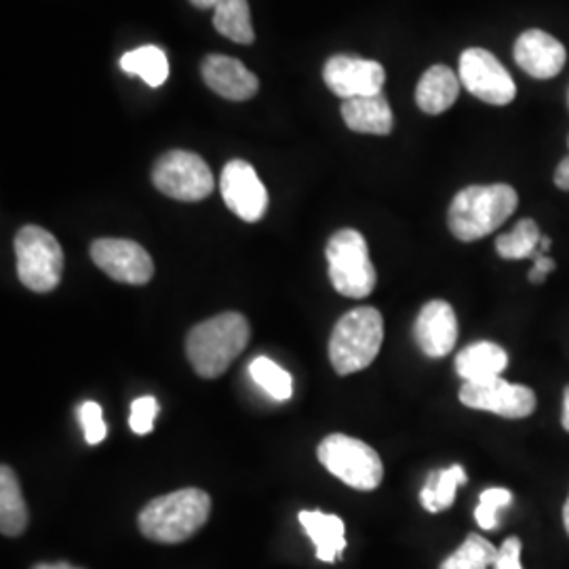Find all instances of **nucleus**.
I'll use <instances>...</instances> for the list:
<instances>
[{
    "label": "nucleus",
    "instance_id": "obj_32",
    "mask_svg": "<svg viewBox=\"0 0 569 569\" xmlns=\"http://www.w3.org/2000/svg\"><path fill=\"white\" fill-rule=\"evenodd\" d=\"M533 260H536V264L529 272V283H545V279L555 270V262L545 256V251H538V256Z\"/></svg>",
    "mask_w": 569,
    "mask_h": 569
},
{
    "label": "nucleus",
    "instance_id": "obj_8",
    "mask_svg": "<svg viewBox=\"0 0 569 569\" xmlns=\"http://www.w3.org/2000/svg\"><path fill=\"white\" fill-rule=\"evenodd\" d=\"M152 182L157 190L183 203L203 201L213 190L211 169L199 154L186 150L163 154L152 169Z\"/></svg>",
    "mask_w": 569,
    "mask_h": 569
},
{
    "label": "nucleus",
    "instance_id": "obj_20",
    "mask_svg": "<svg viewBox=\"0 0 569 569\" xmlns=\"http://www.w3.org/2000/svg\"><path fill=\"white\" fill-rule=\"evenodd\" d=\"M460 93V81L448 66H430L416 89V102L427 114H441L453 106Z\"/></svg>",
    "mask_w": 569,
    "mask_h": 569
},
{
    "label": "nucleus",
    "instance_id": "obj_5",
    "mask_svg": "<svg viewBox=\"0 0 569 569\" xmlns=\"http://www.w3.org/2000/svg\"><path fill=\"white\" fill-rule=\"evenodd\" d=\"M329 279L333 289L352 300H363L376 289V268L371 264L366 237L352 228L338 230L326 249Z\"/></svg>",
    "mask_w": 569,
    "mask_h": 569
},
{
    "label": "nucleus",
    "instance_id": "obj_7",
    "mask_svg": "<svg viewBox=\"0 0 569 569\" xmlns=\"http://www.w3.org/2000/svg\"><path fill=\"white\" fill-rule=\"evenodd\" d=\"M18 277L34 293H49L61 281L63 251L58 239L41 226H23L16 237Z\"/></svg>",
    "mask_w": 569,
    "mask_h": 569
},
{
    "label": "nucleus",
    "instance_id": "obj_25",
    "mask_svg": "<svg viewBox=\"0 0 569 569\" xmlns=\"http://www.w3.org/2000/svg\"><path fill=\"white\" fill-rule=\"evenodd\" d=\"M542 241L540 228L533 220H521L510 232L496 239V251L505 260H526V258H536L538 247Z\"/></svg>",
    "mask_w": 569,
    "mask_h": 569
},
{
    "label": "nucleus",
    "instance_id": "obj_13",
    "mask_svg": "<svg viewBox=\"0 0 569 569\" xmlns=\"http://www.w3.org/2000/svg\"><path fill=\"white\" fill-rule=\"evenodd\" d=\"M326 84L342 100L382 93L387 72L382 63L350 56H333L323 70Z\"/></svg>",
    "mask_w": 569,
    "mask_h": 569
},
{
    "label": "nucleus",
    "instance_id": "obj_23",
    "mask_svg": "<svg viewBox=\"0 0 569 569\" xmlns=\"http://www.w3.org/2000/svg\"><path fill=\"white\" fill-rule=\"evenodd\" d=\"M213 26L230 41L241 44H251L256 41L247 0H220L213 9Z\"/></svg>",
    "mask_w": 569,
    "mask_h": 569
},
{
    "label": "nucleus",
    "instance_id": "obj_22",
    "mask_svg": "<svg viewBox=\"0 0 569 569\" xmlns=\"http://www.w3.org/2000/svg\"><path fill=\"white\" fill-rule=\"evenodd\" d=\"M468 481L467 470L460 465L435 470L428 475L427 483L420 491V502L428 512H441L448 510L453 500L456 491Z\"/></svg>",
    "mask_w": 569,
    "mask_h": 569
},
{
    "label": "nucleus",
    "instance_id": "obj_17",
    "mask_svg": "<svg viewBox=\"0 0 569 569\" xmlns=\"http://www.w3.org/2000/svg\"><path fill=\"white\" fill-rule=\"evenodd\" d=\"M342 119L348 129L357 133H369V136H388L395 124L392 110L385 93L345 100Z\"/></svg>",
    "mask_w": 569,
    "mask_h": 569
},
{
    "label": "nucleus",
    "instance_id": "obj_9",
    "mask_svg": "<svg viewBox=\"0 0 569 569\" xmlns=\"http://www.w3.org/2000/svg\"><path fill=\"white\" fill-rule=\"evenodd\" d=\"M460 81L477 100L493 106H507L517 96L509 70L488 49L472 47L460 56Z\"/></svg>",
    "mask_w": 569,
    "mask_h": 569
},
{
    "label": "nucleus",
    "instance_id": "obj_38",
    "mask_svg": "<svg viewBox=\"0 0 569 569\" xmlns=\"http://www.w3.org/2000/svg\"><path fill=\"white\" fill-rule=\"evenodd\" d=\"M568 143H569V140H568Z\"/></svg>",
    "mask_w": 569,
    "mask_h": 569
},
{
    "label": "nucleus",
    "instance_id": "obj_30",
    "mask_svg": "<svg viewBox=\"0 0 569 569\" xmlns=\"http://www.w3.org/2000/svg\"><path fill=\"white\" fill-rule=\"evenodd\" d=\"M157 413H159V401L154 397H140L131 403L129 427L136 435H148L154 428Z\"/></svg>",
    "mask_w": 569,
    "mask_h": 569
},
{
    "label": "nucleus",
    "instance_id": "obj_26",
    "mask_svg": "<svg viewBox=\"0 0 569 569\" xmlns=\"http://www.w3.org/2000/svg\"><path fill=\"white\" fill-rule=\"evenodd\" d=\"M498 559V549L479 533H470L460 545V549L451 552L439 569H489Z\"/></svg>",
    "mask_w": 569,
    "mask_h": 569
},
{
    "label": "nucleus",
    "instance_id": "obj_21",
    "mask_svg": "<svg viewBox=\"0 0 569 569\" xmlns=\"http://www.w3.org/2000/svg\"><path fill=\"white\" fill-rule=\"evenodd\" d=\"M28 528V509L21 496L16 470L7 465L0 468V531L2 536L16 538Z\"/></svg>",
    "mask_w": 569,
    "mask_h": 569
},
{
    "label": "nucleus",
    "instance_id": "obj_14",
    "mask_svg": "<svg viewBox=\"0 0 569 569\" xmlns=\"http://www.w3.org/2000/svg\"><path fill=\"white\" fill-rule=\"evenodd\" d=\"M413 331H416V342L427 357L432 359L446 357L453 350L458 340V319L453 308L443 300L428 302L422 306Z\"/></svg>",
    "mask_w": 569,
    "mask_h": 569
},
{
    "label": "nucleus",
    "instance_id": "obj_15",
    "mask_svg": "<svg viewBox=\"0 0 569 569\" xmlns=\"http://www.w3.org/2000/svg\"><path fill=\"white\" fill-rule=\"evenodd\" d=\"M566 47L542 30H528L515 44V61L529 77L547 81L566 66Z\"/></svg>",
    "mask_w": 569,
    "mask_h": 569
},
{
    "label": "nucleus",
    "instance_id": "obj_35",
    "mask_svg": "<svg viewBox=\"0 0 569 569\" xmlns=\"http://www.w3.org/2000/svg\"><path fill=\"white\" fill-rule=\"evenodd\" d=\"M32 569H82L74 568V566H70V563H66V561H60V563H39V566H34Z\"/></svg>",
    "mask_w": 569,
    "mask_h": 569
},
{
    "label": "nucleus",
    "instance_id": "obj_27",
    "mask_svg": "<svg viewBox=\"0 0 569 569\" xmlns=\"http://www.w3.org/2000/svg\"><path fill=\"white\" fill-rule=\"evenodd\" d=\"M249 373H251L253 382L258 387L264 388L272 399H277V401L291 399V395H293V380H291V376L279 363L270 361L268 357H258V359L251 361Z\"/></svg>",
    "mask_w": 569,
    "mask_h": 569
},
{
    "label": "nucleus",
    "instance_id": "obj_3",
    "mask_svg": "<svg viewBox=\"0 0 569 569\" xmlns=\"http://www.w3.org/2000/svg\"><path fill=\"white\" fill-rule=\"evenodd\" d=\"M251 329L241 312H222L190 329L186 355L204 380H216L249 345Z\"/></svg>",
    "mask_w": 569,
    "mask_h": 569
},
{
    "label": "nucleus",
    "instance_id": "obj_28",
    "mask_svg": "<svg viewBox=\"0 0 569 569\" xmlns=\"http://www.w3.org/2000/svg\"><path fill=\"white\" fill-rule=\"evenodd\" d=\"M512 502V493L507 488H489L481 493L479 507L475 509V519L479 528L491 531L498 526V510L507 509Z\"/></svg>",
    "mask_w": 569,
    "mask_h": 569
},
{
    "label": "nucleus",
    "instance_id": "obj_24",
    "mask_svg": "<svg viewBox=\"0 0 569 569\" xmlns=\"http://www.w3.org/2000/svg\"><path fill=\"white\" fill-rule=\"evenodd\" d=\"M122 72L136 74L150 87H161L169 77V61L161 47L146 44L138 47L121 58Z\"/></svg>",
    "mask_w": 569,
    "mask_h": 569
},
{
    "label": "nucleus",
    "instance_id": "obj_36",
    "mask_svg": "<svg viewBox=\"0 0 569 569\" xmlns=\"http://www.w3.org/2000/svg\"><path fill=\"white\" fill-rule=\"evenodd\" d=\"M194 7H199V9H216V4L220 2V0H190Z\"/></svg>",
    "mask_w": 569,
    "mask_h": 569
},
{
    "label": "nucleus",
    "instance_id": "obj_6",
    "mask_svg": "<svg viewBox=\"0 0 569 569\" xmlns=\"http://www.w3.org/2000/svg\"><path fill=\"white\" fill-rule=\"evenodd\" d=\"M319 462L348 488L371 491L385 479V465L378 451L366 441L348 435H329L317 449Z\"/></svg>",
    "mask_w": 569,
    "mask_h": 569
},
{
    "label": "nucleus",
    "instance_id": "obj_1",
    "mask_svg": "<svg viewBox=\"0 0 569 569\" xmlns=\"http://www.w3.org/2000/svg\"><path fill=\"white\" fill-rule=\"evenodd\" d=\"M517 207L519 194L509 183L468 186L449 204V230L462 243L479 241L505 224Z\"/></svg>",
    "mask_w": 569,
    "mask_h": 569
},
{
    "label": "nucleus",
    "instance_id": "obj_10",
    "mask_svg": "<svg viewBox=\"0 0 569 569\" xmlns=\"http://www.w3.org/2000/svg\"><path fill=\"white\" fill-rule=\"evenodd\" d=\"M460 403L509 420H521L536 411L538 401L531 388L510 385L505 378H493L486 382H465L460 388Z\"/></svg>",
    "mask_w": 569,
    "mask_h": 569
},
{
    "label": "nucleus",
    "instance_id": "obj_33",
    "mask_svg": "<svg viewBox=\"0 0 569 569\" xmlns=\"http://www.w3.org/2000/svg\"><path fill=\"white\" fill-rule=\"evenodd\" d=\"M555 186L559 188V190H566L569 192V157L568 159H563L559 167H557V171H555Z\"/></svg>",
    "mask_w": 569,
    "mask_h": 569
},
{
    "label": "nucleus",
    "instance_id": "obj_34",
    "mask_svg": "<svg viewBox=\"0 0 569 569\" xmlns=\"http://www.w3.org/2000/svg\"><path fill=\"white\" fill-rule=\"evenodd\" d=\"M561 425L569 432V387L563 392V413H561Z\"/></svg>",
    "mask_w": 569,
    "mask_h": 569
},
{
    "label": "nucleus",
    "instance_id": "obj_37",
    "mask_svg": "<svg viewBox=\"0 0 569 569\" xmlns=\"http://www.w3.org/2000/svg\"><path fill=\"white\" fill-rule=\"evenodd\" d=\"M563 526H566V531H568L569 536V496L568 500H566V507H563Z\"/></svg>",
    "mask_w": 569,
    "mask_h": 569
},
{
    "label": "nucleus",
    "instance_id": "obj_16",
    "mask_svg": "<svg viewBox=\"0 0 569 569\" xmlns=\"http://www.w3.org/2000/svg\"><path fill=\"white\" fill-rule=\"evenodd\" d=\"M201 74L211 91L232 102L251 100L260 82L253 72H249L243 63L228 56H209L201 63Z\"/></svg>",
    "mask_w": 569,
    "mask_h": 569
},
{
    "label": "nucleus",
    "instance_id": "obj_2",
    "mask_svg": "<svg viewBox=\"0 0 569 569\" xmlns=\"http://www.w3.org/2000/svg\"><path fill=\"white\" fill-rule=\"evenodd\" d=\"M209 515V493L203 489L183 488L148 502L138 517V526L152 542L180 545L203 529Z\"/></svg>",
    "mask_w": 569,
    "mask_h": 569
},
{
    "label": "nucleus",
    "instance_id": "obj_31",
    "mask_svg": "<svg viewBox=\"0 0 569 569\" xmlns=\"http://www.w3.org/2000/svg\"><path fill=\"white\" fill-rule=\"evenodd\" d=\"M521 550L523 545L519 538H507L505 545L498 549V559L493 563V569H523L521 566Z\"/></svg>",
    "mask_w": 569,
    "mask_h": 569
},
{
    "label": "nucleus",
    "instance_id": "obj_29",
    "mask_svg": "<svg viewBox=\"0 0 569 569\" xmlns=\"http://www.w3.org/2000/svg\"><path fill=\"white\" fill-rule=\"evenodd\" d=\"M79 418H81L82 430H84V441L89 446H100L108 435L100 403L84 401L79 407Z\"/></svg>",
    "mask_w": 569,
    "mask_h": 569
},
{
    "label": "nucleus",
    "instance_id": "obj_4",
    "mask_svg": "<svg viewBox=\"0 0 569 569\" xmlns=\"http://www.w3.org/2000/svg\"><path fill=\"white\" fill-rule=\"evenodd\" d=\"M385 342V319L373 306H359L336 323L329 340V359L340 376L371 366Z\"/></svg>",
    "mask_w": 569,
    "mask_h": 569
},
{
    "label": "nucleus",
    "instance_id": "obj_19",
    "mask_svg": "<svg viewBox=\"0 0 569 569\" xmlns=\"http://www.w3.org/2000/svg\"><path fill=\"white\" fill-rule=\"evenodd\" d=\"M509 366V355L493 342L470 345L456 357V371L465 382H486L500 378Z\"/></svg>",
    "mask_w": 569,
    "mask_h": 569
},
{
    "label": "nucleus",
    "instance_id": "obj_18",
    "mask_svg": "<svg viewBox=\"0 0 569 569\" xmlns=\"http://www.w3.org/2000/svg\"><path fill=\"white\" fill-rule=\"evenodd\" d=\"M300 523L315 542L317 559L323 563H336L346 550L345 521L338 515H327L321 510H302Z\"/></svg>",
    "mask_w": 569,
    "mask_h": 569
},
{
    "label": "nucleus",
    "instance_id": "obj_12",
    "mask_svg": "<svg viewBox=\"0 0 569 569\" xmlns=\"http://www.w3.org/2000/svg\"><path fill=\"white\" fill-rule=\"evenodd\" d=\"M224 203L244 222H260L268 209V192L256 169L247 161L234 159L226 164L220 180Z\"/></svg>",
    "mask_w": 569,
    "mask_h": 569
},
{
    "label": "nucleus",
    "instance_id": "obj_11",
    "mask_svg": "<svg viewBox=\"0 0 569 569\" xmlns=\"http://www.w3.org/2000/svg\"><path fill=\"white\" fill-rule=\"evenodd\" d=\"M91 258L103 272L127 284H146L154 277V262L142 244L129 239H98L91 244Z\"/></svg>",
    "mask_w": 569,
    "mask_h": 569
}]
</instances>
